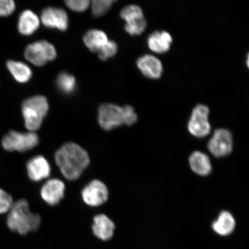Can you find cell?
Masks as SVG:
<instances>
[{
  "instance_id": "1",
  "label": "cell",
  "mask_w": 249,
  "mask_h": 249,
  "mask_svg": "<svg viewBox=\"0 0 249 249\" xmlns=\"http://www.w3.org/2000/svg\"><path fill=\"white\" fill-rule=\"evenodd\" d=\"M55 160L62 174L70 180L79 178L90 161L85 149L74 142L62 145L56 152Z\"/></svg>"
},
{
  "instance_id": "2",
  "label": "cell",
  "mask_w": 249,
  "mask_h": 249,
  "mask_svg": "<svg viewBox=\"0 0 249 249\" xmlns=\"http://www.w3.org/2000/svg\"><path fill=\"white\" fill-rule=\"evenodd\" d=\"M40 223V217L31 213L29 202L24 199L14 202L9 211L7 225L9 229L21 235L36 231Z\"/></svg>"
},
{
  "instance_id": "3",
  "label": "cell",
  "mask_w": 249,
  "mask_h": 249,
  "mask_svg": "<svg viewBox=\"0 0 249 249\" xmlns=\"http://www.w3.org/2000/svg\"><path fill=\"white\" fill-rule=\"evenodd\" d=\"M138 120L134 108L130 106L124 107L105 104L102 105L99 108L98 122L105 130H113L123 124L132 125Z\"/></svg>"
},
{
  "instance_id": "4",
  "label": "cell",
  "mask_w": 249,
  "mask_h": 249,
  "mask_svg": "<svg viewBox=\"0 0 249 249\" xmlns=\"http://www.w3.org/2000/svg\"><path fill=\"white\" fill-rule=\"evenodd\" d=\"M48 110V101L45 96L36 95L26 99L21 106V112L26 128L30 132L38 130Z\"/></svg>"
},
{
  "instance_id": "5",
  "label": "cell",
  "mask_w": 249,
  "mask_h": 249,
  "mask_svg": "<svg viewBox=\"0 0 249 249\" xmlns=\"http://www.w3.org/2000/svg\"><path fill=\"white\" fill-rule=\"evenodd\" d=\"M25 58L36 67H42L54 60L57 56L54 46L46 40H38L27 45L24 50Z\"/></svg>"
},
{
  "instance_id": "6",
  "label": "cell",
  "mask_w": 249,
  "mask_h": 249,
  "mask_svg": "<svg viewBox=\"0 0 249 249\" xmlns=\"http://www.w3.org/2000/svg\"><path fill=\"white\" fill-rule=\"evenodd\" d=\"M39 138L36 132L21 133L11 130L5 135L2 145L6 151L25 152L38 145Z\"/></svg>"
},
{
  "instance_id": "7",
  "label": "cell",
  "mask_w": 249,
  "mask_h": 249,
  "mask_svg": "<svg viewBox=\"0 0 249 249\" xmlns=\"http://www.w3.org/2000/svg\"><path fill=\"white\" fill-rule=\"evenodd\" d=\"M210 109L206 105L198 104L192 111L188 128L190 133L197 138H203L209 134L211 125L208 120Z\"/></svg>"
},
{
  "instance_id": "8",
  "label": "cell",
  "mask_w": 249,
  "mask_h": 249,
  "mask_svg": "<svg viewBox=\"0 0 249 249\" xmlns=\"http://www.w3.org/2000/svg\"><path fill=\"white\" fill-rule=\"evenodd\" d=\"M121 18L125 21L124 29L131 36H138L144 32L147 22L141 8L136 5L126 6L121 11Z\"/></svg>"
},
{
  "instance_id": "9",
  "label": "cell",
  "mask_w": 249,
  "mask_h": 249,
  "mask_svg": "<svg viewBox=\"0 0 249 249\" xmlns=\"http://www.w3.org/2000/svg\"><path fill=\"white\" fill-rule=\"evenodd\" d=\"M208 148L214 157L221 158L230 154L232 149V138L229 130L217 129L208 144Z\"/></svg>"
},
{
  "instance_id": "10",
  "label": "cell",
  "mask_w": 249,
  "mask_h": 249,
  "mask_svg": "<svg viewBox=\"0 0 249 249\" xmlns=\"http://www.w3.org/2000/svg\"><path fill=\"white\" fill-rule=\"evenodd\" d=\"M108 190L104 183L99 180H93L83 190L84 201L91 207H98L107 200Z\"/></svg>"
},
{
  "instance_id": "11",
  "label": "cell",
  "mask_w": 249,
  "mask_h": 249,
  "mask_svg": "<svg viewBox=\"0 0 249 249\" xmlns=\"http://www.w3.org/2000/svg\"><path fill=\"white\" fill-rule=\"evenodd\" d=\"M40 20L46 27L60 31H65L68 29V17L66 12L60 8L49 7L42 12Z\"/></svg>"
},
{
  "instance_id": "12",
  "label": "cell",
  "mask_w": 249,
  "mask_h": 249,
  "mask_svg": "<svg viewBox=\"0 0 249 249\" xmlns=\"http://www.w3.org/2000/svg\"><path fill=\"white\" fill-rule=\"evenodd\" d=\"M65 189L64 183L61 180L50 179L42 186L40 195L47 203L51 205H55L63 198Z\"/></svg>"
},
{
  "instance_id": "13",
  "label": "cell",
  "mask_w": 249,
  "mask_h": 249,
  "mask_svg": "<svg viewBox=\"0 0 249 249\" xmlns=\"http://www.w3.org/2000/svg\"><path fill=\"white\" fill-rule=\"evenodd\" d=\"M137 65L142 73L150 79H158L163 72L162 63L160 59L152 55L146 54L140 57Z\"/></svg>"
},
{
  "instance_id": "14",
  "label": "cell",
  "mask_w": 249,
  "mask_h": 249,
  "mask_svg": "<svg viewBox=\"0 0 249 249\" xmlns=\"http://www.w3.org/2000/svg\"><path fill=\"white\" fill-rule=\"evenodd\" d=\"M27 170L29 178L36 182L48 178L51 171L48 160L42 156L31 159L27 163Z\"/></svg>"
},
{
  "instance_id": "15",
  "label": "cell",
  "mask_w": 249,
  "mask_h": 249,
  "mask_svg": "<svg viewBox=\"0 0 249 249\" xmlns=\"http://www.w3.org/2000/svg\"><path fill=\"white\" fill-rule=\"evenodd\" d=\"M39 17L30 9L23 11L18 17V29L22 36L32 35L39 29Z\"/></svg>"
},
{
  "instance_id": "16",
  "label": "cell",
  "mask_w": 249,
  "mask_h": 249,
  "mask_svg": "<svg viewBox=\"0 0 249 249\" xmlns=\"http://www.w3.org/2000/svg\"><path fill=\"white\" fill-rule=\"evenodd\" d=\"M115 228L113 221L105 214H98L93 219V232L101 240L107 241L113 237Z\"/></svg>"
},
{
  "instance_id": "17",
  "label": "cell",
  "mask_w": 249,
  "mask_h": 249,
  "mask_svg": "<svg viewBox=\"0 0 249 249\" xmlns=\"http://www.w3.org/2000/svg\"><path fill=\"white\" fill-rule=\"evenodd\" d=\"M172 42V36L166 31H155L148 38L149 49L157 53H164L169 51Z\"/></svg>"
},
{
  "instance_id": "18",
  "label": "cell",
  "mask_w": 249,
  "mask_h": 249,
  "mask_svg": "<svg viewBox=\"0 0 249 249\" xmlns=\"http://www.w3.org/2000/svg\"><path fill=\"white\" fill-rule=\"evenodd\" d=\"M7 70L14 79L18 83L24 84L29 82L33 76L32 71L30 67L24 62L8 60L6 64Z\"/></svg>"
},
{
  "instance_id": "19",
  "label": "cell",
  "mask_w": 249,
  "mask_h": 249,
  "mask_svg": "<svg viewBox=\"0 0 249 249\" xmlns=\"http://www.w3.org/2000/svg\"><path fill=\"white\" fill-rule=\"evenodd\" d=\"M190 166L199 176H207L212 171V165L206 154L199 151L194 152L189 157Z\"/></svg>"
},
{
  "instance_id": "20",
  "label": "cell",
  "mask_w": 249,
  "mask_h": 249,
  "mask_svg": "<svg viewBox=\"0 0 249 249\" xmlns=\"http://www.w3.org/2000/svg\"><path fill=\"white\" fill-rule=\"evenodd\" d=\"M213 231L222 236H227L233 232L235 227V220L231 213L223 211L212 225Z\"/></svg>"
},
{
  "instance_id": "21",
  "label": "cell",
  "mask_w": 249,
  "mask_h": 249,
  "mask_svg": "<svg viewBox=\"0 0 249 249\" xmlns=\"http://www.w3.org/2000/svg\"><path fill=\"white\" fill-rule=\"evenodd\" d=\"M84 42L90 51L98 53L108 42L107 34L99 30H91L87 32L83 38Z\"/></svg>"
},
{
  "instance_id": "22",
  "label": "cell",
  "mask_w": 249,
  "mask_h": 249,
  "mask_svg": "<svg viewBox=\"0 0 249 249\" xmlns=\"http://www.w3.org/2000/svg\"><path fill=\"white\" fill-rule=\"evenodd\" d=\"M57 85L62 92L70 94L76 89V79L71 74L63 72L59 74L57 79Z\"/></svg>"
},
{
  "instance_id": "23",
  "label": "cell",
  "mask_w": 249,
  "mask_h": 249,
  "mask_svg": "<svg viewBox=\"0 0 249 249\" xmlns=\"http://www.w3.org/2000/svg\"><path fill=\"white\" fill-rule=\"evenodd\" d=\"M113 0H95L92 2V12L96 17H100L107 13L110 9Z\"/></svg>"
},
{
  "instance_id": "24",
  "label": "cell",
  "mask_w": 249,
  "mask_h": 249,
  "mask_svg": "<svg viewBox=\"0 0 249 249\" xmlns=\"http://www.w3.org/2000/svg\"><path fill=\"white\" fill-rule=\"evenodd\" d=\"M118 50L117 43L113 40H108V42L101 49L98 53L101 60L106 61L109 58L116 54Z\"/></svg>"
},
{
  "instance_id": "25",
  "label": "cell",
  "mask_w": 249,
  "mask_h": 249,
  "mask_svg": "<svg viewBox=\"0 0 249 249\" xmlns=\"http://www.w3.org/2000/svg\"><path fill=\"white\" fill-rule=\"evenodd\" d=\"M13 204V199L11 196L0 188V214L8 213Z\"/></svg>"
},
{
  "instance_id": "26",
  "label": "cell",
  "mask_w": 249,
  "mask_h": 249,
  "mask_svg": "<svg viewBox=\"0 0 249 249\" xmlns=\"http://www.w3.org/2000/svg\"><path fill=\"white\" fill-rule=\"evenodd\" d=\"M16 9L13 0H0V17H7L14 13Z\"/></svg>"
},
{
  "instance_id": "27",
  "label": "cell",
  "mask_w": 249,
  "mask_h": 249,
  "mask_svg": "<svg viewBox=\"0 0 249 249\" xmlns=\"http://www.w3.org/2000/svg\"><path fill=\"white\" fill-rule=\"evenodd\" d=\"M90 1L88 0H68L65 1L67 7L71 10L83 12L89 7Z\"/></svg>"
},
{
  "instance_id": "28",
  "label": "cell",
  "mask_w": 249,
  "mask_h": 249,
  "mask_svg": "<svg viewBox=\"0 0 249 249\" xmlns=\"http://www.w3.org/2000/svg\"><path fill=\"white\" fill-rule=\"evenodd\" d=\"M247 66H248V67L249 68V53H248V54L247 55Z\"/></svg>"
}]
</instances>
